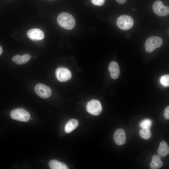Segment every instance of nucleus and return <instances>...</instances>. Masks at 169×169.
<instances>
[{
    "instance_id": "obj_14",
    "label": "nucleus",
    "mask_w": 169,
    "mask_h": 169,
    "mask_svg": "<svg viewBox=\"0 0 169 169\" xmlns=\"http://www.w3.org/2000/svg\"><path fill=\"white\" fill-rule=\"evenodd\" d=\"M79 125V122L76 119H73L68 121L64 127V131L66 133H69L76 129Z\"/></svg>"
},
{
    "instance_id": "obj_17",
    "label": "nucleus",
    "mask_w": 169,
    "mask_h": 169,
    "mask_svg": "<svg viewBox=\"0 0 169 169\" xmlns=\"http://www.w3.org/2000/svg\"><path fill=\"white\" fill-rule=\"evenodd\" d=\"M139 135L142 138L148 140L151 138V133L149 128H142L140 130Z\"/></svg>"
},
{
    "instance_id": "obj_13",
    "label": "nucleus",
    "mask_w": 169,
    "mask_h": 169,
    "mask_svg": "<svg viewBox=\"0 0 169 169\" xmlns=\"http://www.w3.org/2000/svg\"><path fill=\"white\" fill-rule=\"evenodd\" d=\"M158 154L160 156L165 157L169 153V147L167 143L165 141L160 142L157 150Z\"/></svg>"
},
{
    "instance_id": "obj_23",
    "label": "nucleus",
    "mask_w": 169,
    "mask_h": 169,
    "mask_svg": "<svg viewBox=\"0 0 169 169\" xmlns=\"http://www.w3.org/2000/svg\"><path fill=\"white\" fill-rule=\"evenodd\" d=\"M3 52V49L2 47L0 46V55H1Z\"/></svg>"
},
{
    "instance_id": "obj_12",
    "label": "nucleus",
    "mask_w": 169,
    "mask_h": 169,
    "mask_svg": "<svg viewBox=\"0 0 169 169\" xmlns=\"http://www.w3.org/2000/svg\"><path fill=\"white\" fill-rule=\"evenodd\" d=\"M31 58V55L28 54L22 55H16L12 58V60L18 64H23L27 63Z\"/></svg>"
},
{
    "instance_id": "obj_22",
    "label": "nucleus",
    "mask_w": 169,
    "mask_h": 169,
    "mask_svg": "<svg viewBox=\"0 0 169 169\" xmlns=\"http://www.w3.org/2000/svg\"><path fill=\"white\" fill-rule=\"evenodd\" d=\"M116 2L120 4H123L125 3L127 0H115Z\"/></svg>"
},
{
    "instance_id": "obj_2",
    "label": "nucleus",
    "mask_w": 169,
    "mask_h": 169,
    "mask_svg": "<svg viewBox=\"0 0 169 169\" xmlns=\"http://www.w3.org/2000/svg\"><path fill=\"white\" fill-rule=\"evenodd\" d=\"M162 43V40L160 37L155 36L150 37L145 42V50L147 52L151 53L156 48L160 47Z\"/></svg>"
},
{
    "instance_id": "obj_10",
    "label": "nucleus",
    "mask_w": 169,
    "mask_h": 169,
    "mask_svg": "<svg viewBox=\"0 0 169 169\" xmlns=\"http://www.w3.org/2000/svg\"><path fill=\"white\" fill-rule=\"evenodd\" d=\"M113 139L115 142L118 145L124 144L126 140L125 131L122 129H117L114 133Z\"/></svg>"
},
{
    "instance_id": "obj_9",
    "label": "nucleus",
    "mask_w": 169,
    "mask_h": 169,
    "mask_svg": "<svg viewBox=\"0 0 169 169\" xmlns=\"http://www.w3.org/2000/svg\"><path fill=\"white\" fill-rule=\"evenodd\" d=\"M27 35L28 37L33 40H39L43 39L44 34L43 32L38 28L31 29L27 31Z\"/></svg>"
},
{
    "instance_id": "obj_20",
    "label": "nucleus",
    "mask_w": 169,
    "mask_h": 169,
    "mask_svg": "<svg viewBox=\"0 0 169 169\" xmlns=\"http://www.w3.org/2000/svg\"><path fill=\"white\" fill-rule=\"evenodd\" d=\"M105 0H91L92 3L96 6H100L103 5Z\"/></svg>"
},
{
    "instance_id": "obj_11",
    "label": "nucleus",
    "mask_w": 169,
    "mask_h": 169,
    "mask_svg": "<svg viewBox=\"0 0 169 169\" xmlns=\"http://www.w3.org/2000/svg\"><path fill=\"white\" fill-rule=\"evenodd\" d=\"M108 69L111 77L113 79H117L120 74L119 66L118 63L115 61L111 62Z\"/></svg>"
},
{
    "instance_id": "obj_6",
    "label": "nucleus",
    "mask_w": 169,
    "mask_h": 169,
    "mask_svg": "<svg viewBox=\"0 0 169 169\" xmlns=\"http://www.w3.org/2000/svg\"><path fill=\"white\" fill-rule=\"evenodd\" d=\"M152 9L154 13L160 16H165L169 13V8L165 5L160 0H156L153 3Z\"/></svg>"
},
{
    "instance_id": "obj_1",
    "label": "nucleus",
    "mask_w": 169,
    "mask_h": 169,
    "mask_svg": "<svg viewBox=\"0 0 169 169\" xmlns=\"http://www.w3.org/2000/svg\"><path fill=\"white\" fill-rule=\"evenodd\" d=\"M57 22L60 27L67 30L72 29L75 24L74 17L71 14L66 12L59 14L57 18Z\"/></svg>"
},
{
    "instance_id": "obj_5",
    "label": "nucleus",
    "mask_w": 169,
    "mask_h": 169,
    "mask_svg": "<svg viewBox=\"0 0 169 169\" xmlns=\"http://www.w3.org/2000/svg\"><path fill=\"white\" fill-rule=\"evenodd\" d=\"M86 109L89 113L95 115H99L102 109L100 102L95 100H93L89 101L87 104Z\"/></svg>"
},
{
    "instance_id": "obj_19",
    "label": "nucleus",
    "mask_w": 169,
    "mask_h": 169,
    "mask_svg": "<svg viewBox=\"0 0 169 169\" xmlns=\"http://www.w3.org/2000/svg\"><path fill=\"white\" fill-rule=\"evenodd\" d=\"M160 82L161 83L166 86H168L169 85V75L167 74L163 76L161 78Z\"/></svg>"
},
{
    "instance_id": "obj_18",
    "label": "nucleus",
    "mask_w": 169,
    "mask_h": 169,
    "mask_svg": "<svg viewBox=\"0 0 169 169\" xmlns=\"http://www.w3.org/2000/svg\"><path fill=\"white\" fill-rule=\"evenodd\" d=\"M152 121L148 119H145L142 120L140 124V126L141 128H150L152 125Z\"/></svg>"
},
{
    "instance_id": "obj_4",
    "label": "nucleus",
    "mask_w": 169,
    "mask_h": 169,
    "mask_svg": "<svg viewBox=\"0 0 169 169\" xmlns=\"http://www.w3.org/2000/svg\"><path fill=\"white\" fill-rule=\"evenodd\" d=\"M10 116L13 119L25 122L28 121L30 117L29 113L22 108L12 110L10 113Z\"/></svg>"
},
{
    "instance_id": "obj_16",
    "label": "nucleus",
    "mask_w": 169,
    "mask_h": 169,
    "mask_svg": "<svg viewBox=\"0 0 169 169\" xmlns=\"http://www.w3.org/2000/svg\"><path fill=\"white\" fill-rule=\"evenodd\" d=\"M49 165L52 169H69L67 165L65 163L55 160L50 161Z\"/></svg>"
},
{
    "instance_id": "obj_21",
    "label": "nucleus",
    "mask_w": 169,
    "mask_h": 169,
    "mask_svg": "<svg viewBox=\"0 0 169 169\" xmlns=\"http://www.w3.org/2000/svg\"><path fill=\"white\" fill-rule=\"evenodd\" d=\"M164 116L165 119L166 120L169 119V106H168L165 109L164 113Z\"/></svg>"
},
{
    "instance_id": "obj_7",
    "label": "nucleus",
    "mask_w": 169,
    "mask_h": 169,
    "mask_svg": "<svg viewBox=\"0 0 169 169\" xmlns=\"http://www.w3.org/2000/svg\"><path fill=\"white\" fill-rule=\"evenodd\" d=\"M35 93L40 97L46 99L49 97L52 94L50 88L47 85L41 83L37 84L34 87Z\"/></svg>"
},
{
    "instance_id": "obj_3",
    "label": "nucleus",
    "mask_w": 169,
    "mask_h": 169,
    "mask_svg": "<svg viewBox=\"0 0 169 169\" xmlns=\"http://www.w3.org/2000/svg\"><path fill=\"white\" fill-rule=\"evenodd\" d=\"M134 20L131 16L122 15L119 16L116 21L117 26L120 29L126 30L131 28L134 24Z\"/></svg>"
},
{
    "instance_id": "obj_8",
    "label": "nucleus",
    "mask_w": 169,
    "mask_h": 169,
    "mask_svg": "<svg viewBox=\"0 0 169 169\" xmlns=\"http://www.w3.org/2000/svg\"><path fill=\"white\" fill-rule=\"evenodd\" d=\"M55 75L57 79L60 82H65L70 79L72 75L70 71L67 69L59 67L55 71Z\"/></svg>"
},
{
    "instance_id": "obj_15",
    "label": "nucleus",
    "mask_w": 169,
    "mask_h": 169,
    "mask_svg": "<svg viewBox=\"0 0 169 169\" xmlns=\"http://www.w3.org/2000/svg\"><path fill=\"white\" fill-rule=\"evenodd\" d=\"M163 165V163L159 156L155 155L153 156L150 166L152 169H158Z\"/></svg>"
}]
</instances>
